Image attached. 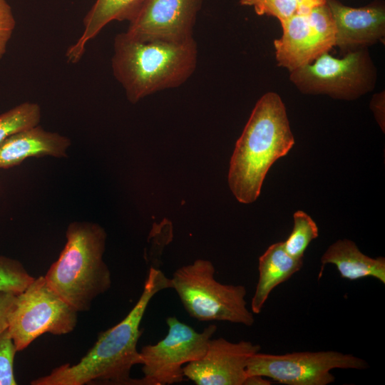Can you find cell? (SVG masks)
Listing matches in <instances>:
<instances>
[{
  "label": "cell",
  "mask_w": 385,
  "mask_h": 385,
  "mask_svg": "<svg viewBox=\"0 0 385 385\" xmlns=\"http://www.w3.org/2000/svg\"><path fill=\"white\" fill-rule=\"evenodd\" d=\"M172 288L171 280L160 270L151 267L143 292L135 306L117 324L99 334L93 347L74 365L65 364L31 385H84L101 382L114 385H143L141 379L130 377L133 366L141 364L137 344L143 331L140 328L147 307L153 297L163 289Z\"/></svg>",
  "instance_id": "obj_1"
},
{
  "label": "cell",
  "mask_w": 385,
  "mask_h": 385,
  "mask_svg": "<svg viewBox=\"0 0 385 385\" xmlns=\"http://www.w3.org/2000/svg\"><path fill=\"white\" fill-rule=\"evenodd\" d=\"M294 144L281 97L266 93L256 103L230 160L228 184L235 198L244 204L255 201L270 167Z\"/></svg>",
  "instance_id": "obj_2"
},
{
  "label": "cell",
  "mask_w": 385,
  "mask_h": 385,
  "mask_svg": "<svg viewBox=\"0 0 385 385\" xmlns=\"http://www.w3.org/2000/svg\"><path fill=\"white\" fill-rule=\"evenodd\" d=\"M197 56L194 38L183 43L140 41L123 32L114 38L111 68L128 101L136 103L183 85L193 74Z\"/></svg>",
  "instance_id": "obj_3"
},
{
  "label": "cell",
  "mask_w": 385,
  "mask_h": 385,
  "mask_svg": "<svg viewBox=\"0 0 385 385\" xmlns=\"http://www.w3.org/2000/svg\"><path fill=\"white\" fill-rule=\"evenodd\" d=\"M66 242L44 276L49 287L78 312L91 309L93 300L111 287V272L103 261L107 234L91 222H71Z\"/></svg>",
  "instance_id": "obj_4"
},
{
  "label": "cell",
  "mask_w": 385,
  "mask_h": 385,
  "mask_svg": "<svg viewBox=\"0 0 385 385\" xmlns=\"http://www.w3.org/2000/svg\"><path fill=\"white\" fill-rule=\"evenodd\" d=\"M215 269L207 260L178 268L170 279L188 314L198 321H224L250 327L253 313L247 307L245 286L217 282Z\"/></svg>",
  "instance_id": "obj_5"
},
{
  "label": "cell",
  "mask_w": 385,
  "mask_h": 385,
  "mask_svg": "<svg viewBox=\"0 0 385 385\" xmlns=\"http://www.w3.org/2000/svg\"><path fill=\"white\" fill-rule=\"evenodd\" d=\"M289 79L304 94L353 101L374 90L377 71L367 48H362L341 58L324 53L291 71Z\"/></svg>",
  "instance_id": "obj_6"
},
{
  "label": "cell",
  "mask_w": 385,
  "mask_h": 385,
  "mask_svg": "<svg viewBox=\"0 0 385 385\" xmlns=\"http://www.w3.org/2000/svg\"><path fill=\"white\" fill-rule=\"evenodd\" d=\"M77 322L78 312L49 287L44 276H40L16 294L7 331L19 351L44 333L71 332Z\"/></svg>",
  "instance_id": "obj_7"
},
{
  "label": "cell",
  "mask_w": 385,
  "mask_h": 385,
  "mask_svg": "<svg viewBox=\"0 0 385 385\" xmlns=\"http://www.w3.org/2000/svg\"><path fill=\"white\" fill-rule=\"evenodd\" d=\"M166 324L167 335L155 344L144 346L140 351L143 385H167L184 381L183 367L204 356L217 331L216 325L210 324L197 332L176 317H168Z\"/></svg>",
  "instance_id": "obj_8"
},
{
  "label": "cell",
  "mask_w": 385,
  "mask_h": 385,
  "mask_svg": "<svg viewBox=\"0 0 385 385\" xmlns=\"http://www.w3.org/2000/svg\"><path fill=\"white\" fill-rule=\"evenodd\" d=\"M366 360L336 351H301L284 354L257 352L251 356L247 376L268 377L287 385H327L335 381L334 369H366Z\"/></svg>",
  "instance_id": "obj_9"
},
{
  "label": "cell",
  "mask_w": 385,
  "mask_h": 385,
  "mask_svg": "<svg viewBox=\"0 0 385 385\" xmlns=\"http://www.w3.org/2000/svg\"><path fill=\"white\" fill-rule=\"evenodd\" d=\"M280 24L283 32L274 41L275 58L289 72L312 63L335 46L336 28L327 2Z\"/></svg>",
  "instance_id": "obj_10"
},
{
  "label": "cell",
  "mask_w": 385,
  "mask_h": 385,
  "mask_svg": "<svg viewBox=\"0 0 385 385\" xmlns=\"http://www.w3.org/2000/svg\"><path fill=\"white\" fill-rule=\"evenodd\" d=\"M202 0H143L124 32L140 41L183 43L193 37Z\"/></svg>",
  "instance_id": "obj_11"
},
{
  "label": "cell",
  "mask_w": 385,
  "mask_h": 385,
  "mask_svg": "<svg viewBox=\"0 0 385 385\" xmlns=\"http://www.w3.org/2000/svg\"><path fill=\"white\" fill-rule=\"evenodd\" d=\"M260 349L250 341L211 339L204 356L185 364L183 371L197 385H244L248 360Z\"/></svg>",
  "instance_id": "obj_12"
},
{
  "label": "cell",
  "mask_w": 385,
  "mask_h": 385,
  "mask_svg": "<svg viewBox=\"0 0 385 385\" xmlns=\"http://www.w3.org/2000/svg\"><path fill=\"white\" fill-rule=\"evenodd\" d=\"M335 28V46L345 55L381 41L385 36V4L375 0L358 8L327 0Z\"/></svg>",
  "instance_id": "obj_13"
},
{
  "label": "cell",
  "mask_w": 385,
  "mask_h": 385,
  "mask_svg": "<svg viewBox=\"0 0 385 385\" xmlns=\"http://www.w3.org/2000/svg\"><path fill=\"white\" fill-rule=\"evenodd\" d=\"M71 140L58 133L47 131L39 125L18 132L0 145V169L20 165L31 157H67Z\"/></svg>",
  "instance_id": "obj_14"
},
{
  "label": "cell",
  "mask_w": 385,
  "mask_h": 385,
  "mask_svg": "<svg viewBox=\"0 0 385 385\" xmlns=\"http://www.w3.org/2000/svg\"><path fill=\"white\" fill-rule=\"evenodd\" d=\"M143 0H96L83 19V30L78 39L66 52L67 61L78 63L83 57L86 44L109 23L129 21Z\"/></svg>",
  "instance_id": "obj_15"
},
{
  "label": "cell",
  "mask_w": 385,
  "mask_h": 385,
  "mask_svg": "<svg viewBox=\"0 0 385 385\" xmlns=\"http://www.w3.org/2000/svg\"><path fill=\"white\" fill-rule=\"evenodd\" d=\"M302 265L303 259L289 255L283 242L271 245L259 258V279L251 302L252 312L260 313L271 292L298 272Z\"/></svg>",
  "instance_id": "obj_16"
},
{
  "label": "cell",
  "mask_w": 385,
  "mask_h": 385,
  "mask_svg": "<svg viewBox=\"0 0 385 385\" xmlns=\"http://www.w3.org/2000/svg\"><path fill=\"white\" fill-rule=\"evenodd\" d=\"M321 262L319 277L325 265L333 264L344 279L353 281L372 277L385 284V258H372L363 254L350 240H339L331 245L322 256Z\"/></svg>",
  "instance_id": "obj_17"
},
{
  "label": "cell",
  "mask_w": 385,
  "mask_h": 385,
  "mask_svg": "<svg viewBox=\"0 0 385 385\" xmlns=\"http://www.w3.org/2000/svg\"><path fill=\"white\" fill-rule=\"evenodd\" d=\"M327 0H239L240 5L251 6L259 16H270L281 23L295 14H306Z\"/></svg>",
  "instance_id": "obj_18"
},
{
  "label": "cell",
  "mask_w": 385,
  "mask_h": 385,
  "mask_svg": "<svg viewBox=\"0 0 385 385\" xmlns=\"http://www.w3.org/2000/svg\"><path fill=\"white\" fill-rule=\"evenodd\" d=\"M41 118V107L34 102H24L0 114V145L14 134L38 125Z\"/></svg>",
  "instance_id": "obj_19"
},
{
  "label": "cell",
  "mask_w": 385,
  "mask_h": 385,
  "mask_svg": "<svg viewBox=\"0 0 385 385\" xmlns=\"http://www.w3.org/2000/svg\"><path fill=\"white\" fill-rule=\"evenodd\" d=\"M293 217V229L283 245L289 255L303 259L309 243L319 235L318 227L312 218L302 210L295 212Z\"/></svg>",
  "instance_id": "obj_20"
},
{
  "label": "cell",
  "mask_w": 385,
  "mask_h": 385,
  "mask_svg": "<svg viewBox=\"0 0 385 385\" xmlns=\"http://www.w3.org/2000/svg\"><path fill=\"white\" fill-rule=\"evenodd\" d=\"M34 279L19 261L0 256V292L19 294Z\"/></svg>",
  "instance_id": "obj_21"
},
{
  "label": "cell",
  "mask_w": 385,
  "mask_h": 385,
  "mask_svg": "<svg viewBox=\"0 0 385 385\" xmlns=\"http://www.w3.org/2000/svg\"><path fill=\"white\" fill-rule=\"evenodd\" d=\"M17 350L7 329L0 335V385H16L14 361Z\"/></svg>",
  "instance_id": "obj_22"
},
{
  "label": "cell",
  "mask_w": 385,
  "mask_h": 385,
  "mask_svg": "<svg viewBox=\"0 0 385 385\" xmlns=\"http://www.w3.org/2000/svg\"><path fill=\"white\" fill-rule=\"evenodd\" d=\"M15 27L16 20L11 6L6 0H0V59L6 51Z\"/></svg>",
  "instance_id": "obj_23"
},
{
  "label": "cell",
  "mask_w": 385,
  "mask_h": 385,
  "mask_svg": "<svg viewBox=\"0 0 385 385\" xmlns=\"http://www.w3.org/2000/svg\"><path fill=\"white\" fill-rule=\"evenodd\" d=\"M16 294L0 292V335L7 329L9 314L12 309Z\"/></svg>",
  "instance_id": "obj_24"
},
{
  "label": "cell",
  "mask_w": 385,
  "mask_h": 385,
  "mask_svg": "<svg viewBox=\"0 0 385 385\" xmlns=\"http://www.w3.org/2000/svg\"><path fill=\"white\" fill-rule=\"evenodd\" d=\"M376 119L381 128H384V93L374 95L370 103Z\"/></svg>",
  "instance_id": "obj_25"
},
{
  "label": "cell",
  "mask_w": 385,
  "mask_h": 385,
  "mask_svg": "<svg viewBox=\"0 0 385 385\" xmlns=\"http://www.w3.org/2000/svg\"><path fill=\"white\" fill-rule=\"evenodd\" d=\"M271 384L270 381L258 375L248 376L244 382V385H270Z\"/></svg>",
  "instance_id": "obj_26"
}]
</instances>
